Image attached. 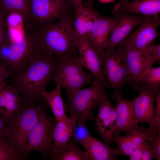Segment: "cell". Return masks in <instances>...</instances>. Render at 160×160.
Wrapping results in <instances>:
<instances>
[{
    "label": "cell",
    "instance_id": "1",
    "mask_svg": "<svg viewBox=\"0 0 160 160\" xmlns=\"http://www.w3.org/2000/svg\"><path fill=\"white\" fill-rule=\"evenodd\" d=\"M60 61L54 55L39 52L25 68L11 74L10 84L19 90L24 103L45 101L42 94L53 79Z\"/></svg>",
    "mask_w": 160,
    "mask_h": 160
},
{
    "label": "cell",
    "instance_id": "2",
    "mask_svg": "<svg viewBox=\"0 0 160 160\" xmlns=\"http://www.w3.org/2000/svg\"><path fill=\"white\" fill-rule=\"evenodd\" d=\"M74 20L67 15L29 33L41 53L54 55L64 60L76 56L78 39L73 30Z\"/></svg>",
    "mask_w": 160,
    "mask_h": 160
},
{
    "label": "cell",
    "instance_id": "3",
    "mask_svg": "<svg viewBox=\"0 0 160 160\" xmlns=\"http://www.w3.org/2000/svg\"><path fill=\"white\" fill-rule=\"evenodd\" d=\"M41 102L24 103L22 108L7 125L4 139L17 152L25 155L28 135L38 119V107Z\"/></svg>",
    "mask_w": 160,
    "mask_h": 160
},
{
    "label": "cell",
    "instance_id": "4",
    "mask_svg": "<svg viewBox=\"0 0 160 160\" xmlns=\"http://www.w3.org/2000/svg\"><path fill=\"white\" fill-rule=\"evenodd\" d=\"M107 86L106 79L102 81L97 80L90 87L81 89L73 95L66 93V111L78 123L86 124L88 120L94 119L95 116L93 112L106 93Z\"/></svg>",
    "mask_w": 160,
    "mask_h": 160
},
{
    "label": "cell",
    "instance_id": "5",
    "mask_svg": "<svg viewBox=\"0 0 160 160\" xmlns=\"http://www.w3.org/2000/svg\"><path fill=\"white\" fill-rule=\"evenodd\" d=\"M46 102L40 103L38 107V119L28 136L25 154L35 151L40 153L44 159H49L53 144V132L56 121L49 116L45 108Z\"/></svg>",
    "mask_w": 160,
    "mask_h": 160
},
{
    "label": "cell",
    "instance_id": "6",
    "mask_svg": "<svg viewBox=\"0 0 160 160\" xmlns=\"http://www.w3.org/2000/svg\"><path fill=\"white\" fill-rule=\"evenodd\" d=\"M40 52L37 45L27 32L22 39L7 42L0 50V64L5 66L11 74L25 68Z\"/></svg>",
    "mask_w": 160,
    "mask_h": 160
},
{
    "label": "cell",
    "instance_id": "7",
    "mask_svg": "<svg viewBox=\"0 0 160 160\" xmlns=\"http://www.w3.org/2000/svg\"><path fill=\"white\" fill-rule=\"evenodd\" d=\"M84 67L79 56L60 60L53 79L56 84L66 89V93L73 95L97 80L92 73L85 71Z\"/></svg>",
    "mask_w": 160,
    "mask_h": 160
},
{
    "label": "cell",
    "instance_id": "8",
    "mask_svg": "<svg viewBox=\"0 0 160 160\" xmlns=\"http://www.w3.org/2000/svg\"><path fill=\"white\" fill-rule=\"evenodd\" d=\"M30 9L28 25L33 29L53 22L68 15L66 0H28Z\"/></svg>",
    "mask_w": 160,
    "mask_h": 160
},
{
    "label": "cell",
    "instance_id": "9",
    "mask_svg": "<svg viewBox=\"0 0 160 160\" xmlns=\"http://www.w3.org/2000/svg\"><path fill=\"white\" fill-rule=\"evenodd\" d=\"M117 49L99 57L105 74L107 87L121 89L128 84L129 76L123 49Z\"/></svg>",
    "mask_w": 160,
    "mask_h": 160
},
{
    "label": "cell",
    "instance_id": "10",
    "mask_svg": "<svg viewBox=\"0 0 160 160\" xmlns=\"http://www.w3.org/2000/svg\"><path fill=\"white\" fill-rule=\"evenodd\" d=\"M160 87L142 83L139 86V95L133 100L134 111L137 121L147 123L152 133L155 134L160 132L155 121L154 106L156 93Z\"/></svg>",
    "mask_w": 160,
    "mask_h": 160
},
{
    "label": "cell",
    "instance_id": "11",
    "mask_svg": "<svg viewBox=\"0 0 160 160\" xmlns=\"http://www.w3.org/2000/svg\"><path fill=\"white\" fill-rule=\"evenodd\" d=\"M113 100L116 102V107L117 115L116 128L113 135L119 136L123 132H129L135 130H141L145 128L140 127L134 109L133 101L125 99L121 89H115L112 95Z\"/></svg>",
    "mask_w": 160,
    "mask_h": 160
},
{
    "label": "cell",
    "instance_id": "12",
    "mask_svg": "<svg viewBox=\"0 0 160 160\" xmlns=\"http://www.w3.org/2000/svg\"><path fill=\"white\" fill-rule=\"evenodd\" d=\"M160 25L159 16H146L137 29L119 45L143 50L153 44Z\"/></svg>",
    "mask_w": 160,
    "mask_h": 160
},
{
    "label": "cell",
    "instance_id": "13",
    "mask_svg": "<svg viewBox=\"0 0 160 160\" xmlns=\"http://www.w3.org/2000/svg\"><path fill=\"white\" fill-rule=\"evenodd\" d=\"M118 46L123 49L124 52L129 76L128 84L135 90L138 91L141 75L154 62L150 56L143 51Z\"/></svg>",
    "mask_w": 160,
    "mask_h": 160
},
{
    "label": "cell",
    "instance_id": "14",
    "mask_svg": "<svg viewBox=\"0 0 160 160\" xmlns=\"http://www.w3.org/2000/svg\"><path fill=\"white\" fill-rule=\"evenodd\" d=\"M98 110L95 128L103 141L110 145L117 123L116 107L109 101L106 93L98 104Z\"/></svg>",
    "mask_w": 160,
    "mask_h": 160
},
{
    "label": "cell",
    "instance_id": "15",
    "mask_svg": "<svg viewBox=\"0 0 160 160\" xmlns=\"http://www.w3.org/2000/svg\"><path fill=\"white\" fill-rule=\"evenodd\" d=\"M119 17L98 16L86 36L99 57L105 52L109 35L119 22Z\"/></svg>",
    "mask_w": 160,
    "mask_h": 160
},
{
    "label": "cell",
    "instance_id": "16",
    "mask_svg": "<svg viewBox=\"0 0 160 160\" xmlns=\"http://www.w3.org/2000/svg\"><path fill=\"white\" fill-rule=\"evenodd\" d=\"M117 16L119 17V22L110 35L105 53L116 49V47L126 39L133 29L140 25L146 16L121 14Z\"/></svg>",
    "mask_w": 160,
    "mask_h": 160
},
{
    "label": "cell",
    "instance_id": "17",
    "mask_svg": "<svg viewBox=\"0 0 160 160\" xmlns=\"http://www.w3.org/2000/svg\"><path fill=\"white\" fill-rule=\"evenodd\" d=\"M160 0H121L115 6L112 13L115 16L135 13L146 16H159Z\"/></svg>",
    "mask_w": 160,
    "mask_h": 160
},
{
    "label": "cell",
    "instance_id": "18",
    "mask_svg": "<svg viewBox=\"0 0 160 160\" xmlns=\"http://www.w3.org/2000/svg\"><path fill=\"white\" fill-rule=\"evenodd\" d=\"M77 49L79 53L80 60L84 67L94 75L97 80L102 81L105 79V73L101 67L99 56L92 47L86 36L78 39Z\"/></svg>",
    "mask_w": 160,
    "mask_h": 160
},
{
    "label": "cell",
    "instance_id": "19",
    "mask_svg": "<svg viewBox=\"0 0 160 160\" xmlns=\"http://www.w3.org/2000/svg\"><path fill=\"white\" fill-rule=\"evenodd\" d=\"M20 94L17 89L7 83L0 90V113L7 125L23 105Z\"/></svg>",
    "mask_w": 160,
    "mask_h": 160
},
{
    "label": "cell",
    "instance_id": "20",
    "mask_svg": "<svg viewBox=\"0 0 160 160\" xmlns=\"http://www.w3.org/2000/svg\"><path fill=\"white\" fill-rule=\"evenodd\" d=\"M98 15V13L92 7V2L87 1L83 4L81 10L76 12L73 30L78 39L86 36Z\"/></svg>",
    "mask_w": 160,
    "mask_h": 160
},
{
    "label": "cell",
    "instance_id": "21",
    "mask_svg": "<svg viewBox=\"0 0 160 160\" xmlns=\"http://www.w3.org/2000/svg\"><path fill=\"white\" fill-rule=\"evenodd\" d=\"M77 122L75 118L70 116L56 122L53 132L52 149L65 147L71 138L73 128Z\"/></svg>",
    "mask_w": 160,
    "mask_h": 160
},
{
    "label": "cell",
    "instance_id": "22",
    "mask_svg": "<svg viewBox=\"0 0 160 160\" xmlns=\"http://www.w3.org/2000/svg\"><path fill=\"white\" fill-rule=\"evenodd\" d=\"M90 160H116L120 153L102 140L92 136L86 151Z\"/></svg>",
    "mask_w": 160,
    "mask_h": 160
},
{
    "label": "cell",
    "instance_id": "23",
    "mask_svg": "<svg viewBox=\"0 0 160 160\" xmlns=\"http://www.w3.org/2000/svg\"><path fill=\"white\" fill-rule=\"evenodd\" d=\"M77 143L71 138L65 147L52 149L49 159L52 160H90L87 152L81 150L77 146Z\"/></svg>",
    "mask_w": 160,
    "mask_h": 160
},
{
    "label": "cell",
    "instance_id": "24",
    "mask_svg": "<svg viewBox=\"0 0 160 160\" xmlns=\"http://www.w3.org/2000/svg\"><path fill=\"white\" fill-rule=\"evenodd\" d=\"M6 24L7 37L8 42L20 40L26 36L25 20L20 14L15 12H9L7 17Z\"/></svg>",
    "mask_w": 160,
    "mask_h": 160
},
{
    "label": "cell",
    "instance_id": "25",
    "mask_svg": "<svg viewBox=\"0 0 160 160\" xmlns=\"http://www.w3.org/2000/svg\"><path fill=\"white\" fill-rule=\"evenodd\" d=\"M59 84H56L55 89L50 92L46 91L42 95L49 105L54 115L56 122L67 117L65 114V103L62 98L61 88Z\"/></svg>",
    "mask_w": 160,
    "mask_h": 160
},
{
    "label": "cell",
    "instance_id": "26",
    "mask_svg": "<svg viewBox=\"0 0 160 160\" xmlns=\"http://www.w3.org/2000/svg\"><path fill=\"white\" fill-rule=\"evenodd\" d=\"M0 9L7 14L13 12L20 14L27 24L30 9L28 0H0Z\"/></svg>",
    "mask_w": 160,
    "mask_h": 160
},
{
    "label": "cell",
    "instance_id": "27",
    "mask_svg": "<svg viewBox=\"0 0 160 160\" xmlns=\"http://www.w3.org/2000/svg\"><path fill=\"white\" fill-rule=\"evenodd\" d=\"M92 137L85 124L76 123L73 129L71 138L80 144L85 151L87 150Z\"/></svg>",
    "mask_w": 160,
    "mask_h": 160
},
{
    "label": "cell",
    "instance_id": "28",
    "mask_svg": "<svg viewBox=\"0 0 160 160\" xmlns=\"http://www.w3.org/2000/svg\"><path fill=\"white\" fill-rule=\"evenodd\" d=\"M27 157L17 152L4 138H0V160H26Z\"/></svg>",
    "mask_w": 160,
    "mask_h": 160
},
{
    "label": "cell",
    "instance_id": "29",
    "mask_svg": "<svg viewBox=\"0 0 160 160\" xmlns=\"http://www.w3.org/2000/svg\"><path fill=\"white\" fill-rule=\"evenodd\" d=\"M112 142L115 143L123 156H129L134 151L128 132L124 136L112 135Z\"/></svg>",
    "mask_w": 160,
    "mask_h": 160
},
{
    "label": "cell",
    "instance_id": "30",
    "mask_svg": "<svg viewBox=\"0 0 160 160\" xmlns=\"http://www.w3.org/2000/svg\"><path fill=\"white\" fill-rule=\"evenodd\" d=\"M140 83L155 86H160V67H149L141 75Z\"/></svg>",
    "mask_w": 160,
    "mask_h": 160
},
{
    "label": "cell",
    "instance_id": "31",
    "mask_svg": "<svg viewBox=\"0 0 160 160\" xmlns=\"http://www.w3.org/2000/svg\"><path fill=\"white\" fill-rule=\"evenodd\" d=\"M130 160H151L152 159L151 145L148 140L146 141L139 147L135 149L129 156Z\"/></svg>",
    "mask_w": 160,
    "mask_h": 160
},
{
    "label": "cell",
    "instance_id": "32",
    "mask_svg": "<svg viewBox=\"0 0 160 160\" xmlns=\"http://www.w3.org/2000/svg\"><path fill=\"white\" fill-rule=\"evenodd\" d=\"M151 132L152 131L149 128L141 130H135L128 132L134 150L147 140Z\"/></svg>",
    "mask_w": 160,
    "mask_h": 160
},
{
    "label": "cell",
    "instance_id": "33",
    "mask_svg": "<svg viewBox=\"0 0 160 160\" xmlns=\"http://www.w3.org/2000/svg\"><path fill=\"white\" fill-rule=\"evenodd\" d=\"M147 140L151 145L153 159L160 160V132L157 134L151 132Z\"/></svg>",
    "mask_w": 160,
    "mask_h": 160
},
{
    "label": "cell",
    "instance_id": "34",
    "mask_svg": "<svg viewBox=\"0 0 160 160\" xmlns=\"http://www.w3.org/2000/svg\"><path fill=\"white\" fill-rule=\"evenodd\" d=\"M7 14L0 9V50L7 41L6 19Z\"/></svg>",
    "mask_w": 160,
    "mask_h": 160
},
{
    "label": "cell",
    "instance_id": "35",
    "mask_svg": "<svg viewBox=\"0 0 160 160\" xmlns=\"http://www.w3.org/2000/svg\"><path fill=\"white\" fill-rule=\"evenodd\" d=\"M150 56L153 61H160V45H154L153 44L145 49L142 50Z\"/></svg>",
    "mask_w": 160,
    "mask_h": 160
},
{
    "label": "cell",
    "instance_id": "36",
    "mask_svg": "<svg viewBox=\"0 0 160 160\" xmlns=\"http://www.w3.org/2000/svg\"><path fill=\"white\" fill-rule=\"evenodd\" d=\"M11 74V72L8 69L0 64V90L7 84L6 80Z\"/></svg>",
    "mask_w": 160,
    "mask_h": 160
},
{
    "label": "cell",
    "instance_id": "37",
    "mask_svg": "<svg viewBox=\"0 0 160 160\" xmlns=\"http://www.w3.org/2000/svg\"><path fill=\"white\" fill-rule=\"evenodd\" d=\"M155 101L156 102L155 108V121L159 131H160V92L159 90L156 93Z\"/></svg>",
    "mask_w": 160,
    "mask_h": 160
},
{
    "label": "cell",
    "instance_id": "38",
    "mask_svg": "<svg viewBox=\"0 0 160 160\" xmlns=\"http://www.w3.org/2000/svg\"><path fill=\"white\" fill-rule=\"evenodd\" d=\"M7 125L6 121L0 113V138L4 139L5 132Z\"/></svg>",
    "mask_w": 160,
    "mask_h": 160
},
{
    "label": "cell",
    "instance_id": "39",
    "mask_svg": "<svg viewBox=\"0 0 160 160\" xmlns=\"http://www.w3.org/2000/svg\"><path fill=\"white\" fill-rule=\"evenodd\" d=\"M83 0H69L71 4L74 8L76 12L80 11L82 9Z\"/></svg>",
    "mask_w": 160,
    "mask_h": 160
},
{
    "label": "cell",
    "instance_id": "40",
    "mask_svg": "<svg viewBox=\"0 0 160 160\" xmlns=\"http://www.w3.org/2000/svg\"><path fill=\"white\" fill-rule=\"evenodd\" d=\"M101 4L108 2L112 1L114 0H99Z\"/></svg>",
    "mask_w": 160,
    "mask_h": 160
},
{
    "label": "cell",
    "instance_id": "41",
    "mask_svg": "<svg viewBox=\"0 0 160 160\" xmlns=\"http://www.w3.org/2000/svg\"><path fill=\"white\" fill-rule=\"evenodd\" d=\"M93 0H87V1L89 2H92Z\"/></svg>",
    "mask_w": 160,
    "mask_h": 160
},
{
    "label": "cell",
    "instance_id": "42",
    "mask_svg": "<svg viewBox=\"0 0 160 160\" xmlns=\"http://www.w3.org/2000/svg\"><path fill=\"white\" fill-rule=\"evenodd\" d=\"M123 0L125 1H129V0Z\"/></svg>",
    "mask_w": 160,
    "mask_h": 160
}]
</instances>
